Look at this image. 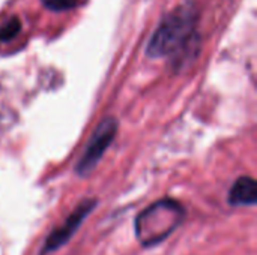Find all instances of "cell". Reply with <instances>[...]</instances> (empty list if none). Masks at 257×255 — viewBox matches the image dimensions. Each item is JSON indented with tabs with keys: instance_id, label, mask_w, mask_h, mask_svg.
I'll return each mask as SVG.
<instances>
[{
	"instance_id": "4",
	"label": "cell",
	"mask_w": 257,
	"mask_h": 255,
	"mask_svg": "<svg viewBox=\"0 0 257 255\" xmlns=\"http://www.w3.org/2000/svg\"><path fill=\"white\" fill-rule=\"evenodd\" d=\"M95 206H96V200H90V198L83 200L74 209V212L65 219V222L48 234V237L45 239L44 248L41 251V255L50 254V252L59 249L60 246H63L74 236V233L80 228V225L83 224L86 216L95 209Z\"/></svg>"
},
{
	"instance_id": "5",
	"label": "cell",
	"mask_w": 257,
	"mask_h": 255,
	"mask_svg": "<svg viewBox=\"0 0 257 255\" xmlns=\"http://www.w3.org/2000/svg\"><path fill=\"white\" fill-rule=\"evenodd\" d=\"M227 201L230 206H254L257 203V185L251 177H239L230 188Z\"/></svg>"
},
{
	"instance_id": "3",
	"label": "cell",
	"mask_w": 257,
	"mask_h": 255,
	"mask_svg": "<svg viewBox=\"0 0 257 255\" xmlns=\"http://www.w3.org/2000/svg\"><path fill=\"white\" fill-rule=\"evenodd\" d=\"M117 134V122L113 117H107L99 122L96 129L93 131L86 150L83 152L78 164L75 165V173L81 177L89 176L93 168L98 165L110 144L113 143L114 137Z\"/></svg>"
},
{
	"instance_id": "7",
	"label": "cell",
	"mask_w": 257,
	"mask_h": 255,
	"mask_svg": "<svg viewBox=\"0 0 257 255\" xmlns=\"http://www.w3.org/2000/svg\"><path fill=\"white\" fill-rule=\"evenodd\" d=\"M41 3L53 12H63L74 9L78 5V0H41Z\"/></svg>"
},
{
	"instance_id": "1",
	"label": "cell",
	"mask_w": 257,
	"mask_h": 255,
	"mask_svg": "<svg viewBox=\"0 0 257 255\" xmlns=\"http://www.w3.org/2000/svg\"><path fill=\"white\" fill-rule=\"evenodd\" d=\"M197 44V9L184 3L163 17L146 45V56L182 63L196 53Z\"/></svg>"
},
{
	"instance_id": "6",
	"label": "cell",
	"mask_w": 257,
	"mask_h": 255,
	"mask_svg": "<svg viewBox=\"0 0 257 255\" xmlns=\"http://www.w3.org/2000/svg\"><path fill=\"white\" fill-rule=\"evenodd\" d=\"M21 20L18 17H12L8 21H5L0 26V42H9L14 38H17V35L21 32Z\"/></svg>"
},
{
	"instance_id": "2",
	"label": "cell",
	"mask_w": 257,
	"mask_h": 255,
	"mask_svg": "<svg viewBox=\"0 0 257 255\" xmlns=\"http://www.w3.org/2000/svg\"><path fill=\"white\" fill-rule=\"evenodd\" d=\"M184 207L172 198L160 200L145 209L136 219V236L143 246L166 240L184 221Z\"/></svg>"
}]
</instances>
